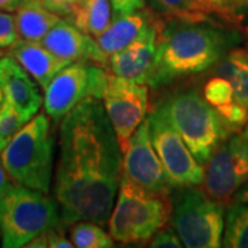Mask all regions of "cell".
<instances>
[{"label":"cell","instance_id":"1","mask_svg":"<svg viewBox=\"0 0 248 248\" xmlns=\"http://www.w3.org/2000/svg\"><path fill=\"white\" fill-rule=\"evenodd\" d=\"M122 155L101 99L87 98L62 119L54 195L63 228L78 221L107 226L122 181Z\"/></svg>","mask_w":248,"mask_h":248},{"label":"cell","instance_id":"2","mask_svg":"<svg viewBox=\"0 0 248 248\" xmlns=\"http://www.w3.org/2000/svg\"><path fill=\"white\" fill-rule=\"evenodd\" d=\"M240 42L236 32L218 24L169 21L160 36L151 87L211 69Z\"/></svg>","mask_w":248,"mask_h":248},{"label":"cell","instance_id":"3","mask_svg":"<svg viewBox=\"0 0 248 248\" xmlns=\"http://www.w3.org/2000/svg\"><path fill=\"white\" fill-rule=\"evenodd\" d=\"M55 135L46 112L35 115L0 152V159L16 185L50 193L54 172Z\"/></svg>","mask_w":248,"mask_h":248},{"label":"cell","instance_id":"4","mask_svg":"<svg viewBox=\"0 0 248 248\" xmlns=\"http://www.w3.org/2000/svg\"><path fill=\"white\" fill-rule=\"evenodd\" d=\"M172 213L170 196L151 193L122 175L108 226L115 241L146 243L169 225Z\"/></svg>","mask_w":248,"mask_h":248},{"label":"cell","instance_id":"5","mask_svg":"<svg viewBox=\"0 0 248 248\" xmlns=\"http://www.w3.org/2000/svg\"><path fill=\"white\" fill-rule=\"evenodd\" d=\"M159 107L202 164L234 133L195 89L177 91L163 99Z\"/></svg>","mask_w":248,"mask_h":248},{"label":"cell","instance_id":"6","mask_svg":"<svg viewBox=\"0 0 248 248\" xmlns=\"http://www.w3.org/2000/svg\"><path fill=\"white\" fill-rule=\"evenodd\" d=\"M58 228H63L60 205L48 193L14 185L0 200L1 247H25L36 236Z\"/></svg>","mask_w":248,"mask_h":248},{"label":"cell","instance_id":"7","mask_svg":"<svg viewBox=\"0 0 248 248\" xmlns=\"http://www.w3.org/2000/svg\"><path fill=\"white\" fill-rule=\"evenodd\" d=\"M172 200L170 223L184 247L218 248L225 231L226 205L197 186L181 187Z\"/></svg>","mask_w":248,"mask_h":248},{"label":"cell","instance_id":"8","mask_svg":"<svg viewBox=\"0 0 248 248\" xmlns=\"http://www.w3.org/2000/svg\"><path fill=\"white\" fill-rule=\"evenodd\" d=\"M109 75L107 68L91 62H71L45 89V112L51 120L60 122L84 99H102Z\"/></svg>","mask_w":248,"mask_h":248},{"label":"cell","instance_id":"9","mask_svg":"<svg viewBox=\"0 0 248 248\" xmlns=\"http://www.w3.org/2000/svg\"><path fill=\"white\" fill-rule=\"evenodd\" d=\"M148 119L153 148L172 189L203 186L205 177L203 164L196 159L181 134L170 123L163 109L157 105Z\"/></svg>","mask_w":248,"mask_h":248},{"label":"cell","instance_id":"10","mask_svg":"<svg viewBox=\"0 0 248 248\" xmlns=\"http://www.w3.org/2000/svg\"><path fill=\"white\" fill-rule=\"evenodd\" d=\"M248 182V125L228 137L207 161L203 189L213 199L228 203Z\"/></svg>","mask_w":248,"mask_h":248},{"label":"cell","instance_id":"11","mask_svg":"<svg viewBox=\"0 0 248 248\" xmlns=\"http://www.w3.org/2000/svg\"><path fill=\"white\" fill-rule=\"evenodd\" d=\"M101 101L115 130L120 151L124 155L133 134L146 119L149 109L148 84H141L110 73Z\"/></svg>","mask_w":248,"mask_h":248},{"label":"cell","instance_id":"12","mask_svg":"<svg viewBox=\"0 0 248 248\" xmlns=\"http://www.w3.org/2000/svg\"><path fill=\"white\" fill-rule=\"evenodd\" d=\"M122 175L151 193L170 196L172 190L164 167L153 148L148 117L135 130L127 151L124 152Z\"/></svg>","mask_w":248,"mask_h":248},{"label":"cell","instance_id":"13","mask_svg":"<svg viewBox=\"0 0 248 248\" xmlns=\"http://www.w3.org/2000/svg\"><path fill=\"white\" fill-rule=\"evenodd\" d=\"M167 24L169 21L159 16L134 42L109 57L108 69H110V73L149 86L156 65L160 36Z\"/></svg>","mask_w":248,"mask_h":248},{"label":"cell","instance_id":"14","mask_svg":"<svg viewBox=\"0 0 248 248\" xmlns=\"http://www.w3.org/2000/svg\"><path fill=\"white\" fill-rule=\"evenodd\" d=\"M42 43L65 61L91 62L107 69L109 68V58L98 46L95 37L81 32L68 18L60 19L48 31Z\"/></svg>","mask_w":248,"mask_h":248},{"label":"cell","instance_id":"15","mask_svg":"<svg viewBox=\"0 0 248 248\" xmlns=\"http://www.w3.org/2000/svg\"><path fill=\"white\" fill-rule=\"evenodd\" d=\"M0 89L4 99L16 108L27 122L37 115L43 105L40 86L10 54L0 58Z\"/></svg>","mask_w":248,"mask_h":248},{"label":"cell","instance_id":"16","mask_svg":"<svg viewBox=\"0 0 248 248\" xmlns=\"http://www.w3.org/2000/svg\"><path fill=\"white\" fill-rule=\"evenodd\" d=\"M159 16L157 11L149 7H143L128 14L113 16L109 27L95 37V40L109 58L134 42Z\"/></svg>","mask_w":248,"mask_h":248},{"label":"cell","instance_id":"17","mask_svg":"<svg viewBox=\"0 0 248 248\" xmlns=\"http://www.w3.org/2000/svg\"><path fill=\"white\" fill-rule=\"evenodd\" d=\"M9 54L27 69L28 73L43 90L58 72L71 63L51 53L42 42H32L25 39H19L11 46Z\"/></svg>","mask_w":248,"mask_h":248},{"label":"cell","instance_id":"18","mask_svg":"<svg viewBox=\"0 0 248 248\" xmlns=\"http://www.w3.org/2000/svg\"><path fill=\"white\" fill-rule=\"evenodd\" d=\"M60 19V16L50 11L40 0H24L16 10L19 39L25 40L42 42Z\"/></svg>","mask_w":248,"mask_h":248},{"label":"cell","instance_id":"19","mask_svg":"<svg viewBox=\"0 0 248 248\" xmlns=\"http://www.w3.org/2000/svg\"><path fill=\"white\" fill-rule=\"evenodd\" d=\"M215 76L231 81L234 101L248 110V48H232L215 65Z\"/></svg>","mask_w":248,"mask_h":248},{"label":"cell","instance_id":"20","mask_svg":"<svg viewBox=\"0 0 248 248\" xmlns=\"http://www.w3.org/2000/svg\"><path fill=\"white\" fill-rule=\"evenodd\" d=\"M112 11L109 0H83L68 19L81 32L98 37L109 27Z\"/></svg>","mask_w":248,"mask_h":248},{"label":"cell","instance_id":"21","mask_svg":"<svg viewBox=\"0 0 248 248\" xmlns=\"http://www.w3.org/2000/svg\"><path fill=\"white\" fill-rule=\"evenodd\" d=\"M152 9L157 11L167 21L186 24H217V21L207 14L200 0H152Z\"/></svg>","mask_w":248,"mask_h":248},{"label":"cell","instance_id":"22","mask_svg":"<svg viewBox=\"0 0 248 248\" xmlns=\"http://www.w3.org/2000/svg\"><path fill=\"white\" fill-rule=\"evenodd\" d=\"M222 246L248 248V203L233 202L228 205Z\"/></svg>","mask_w":248,"mask_h":248},{"label":"cell","instance_id":"23","mask_svg":"<svg viewBox=\"0 0 248 248\" xmlns=\"http://www.w3.org/2000/svg\"><path fill=\"white\" fill-rule=\"evenodd\" d=\"M69 236L73 246L78 248L113 247V237L108 234L104 226L91 221H78L69 226Z\"/></svg>","mask_w":248,"mask_h":248},{"label":"cell","instance_id":"24","mask_svg":"<svg viewBox=\"0 0 248 248\" xmlns=\"http://www.w3.org/2000/svg\"><path fill=\"white\" fill-rule=\"evenodd\" d=\"M207 14L226 24H240L248 13V0H200Z\"/></svg>","mask_w":248,"mask_h":248},{"label":"cell","instance_id":"25","mask_svg":"<svg viewBox=\"0 0 248 248\" xmlns=\"http://www.w3.org/2000/svg\"><path fill=\"white\" fill-rule=\"evenodd\" d=\"M28 123L25 117L6 99L0 105V152L9 143L14 135Z\"/></svg>","mask_w":248,"mask_h":248},{"label":"cell","instance_id":"26","mask_svg":"<svg viewBox=\"0 0 248 248\" xmlns=\"http://www.w3.org/2000/svg\"><path fill=\"white\" fill-rule=\"evenodd\" d=\"M203 97L215 109L225 107L234 101L231 81L221 76H214L204 84Z\"/></svg>","mask_w":248,"mask_h":248},{"label":"cell","instance_id":"27","mask_svg":"<svg viewBox=\"0 0 248 248\" xmlns=\"http://www.w3.org/2000/svg\"><path fill=\"white\" fill-rule=\"evenodd\" d=\"M217 112L234 133L248 125V110L243 105L237 104L236 101H233L225 107L218 108Z\"/></svg>","mask_w":248,"mask_h":248},{"label":"cell","instance_id":"28","mask_svg":"<svg viewBox=\"0 0 248 248\" xmlns=\"http://www.w3.org/2000/svg\"><path fill=\"white\" fill-rule=\"evenodd\" d=\"M19 40L16 16L0 10V48H10Z\"/></svg>","mask_w":248,"mask_h":248},{"label":"cell","instance_id":"29","mask_svg":"<svg viewBox=\"0 0 248 248\" xmlns=\"http://www.w3.org/2000/svg\"><path fill=\"white\" fill-rule=\"evenodd\" d=\"M151 247L155 248H181L184 247L182 241L178 236L177 231L172 228V225H166L161 228L151 240Z\"/></svg>","mask_w":248,"mask_h":248},{"label":"cell","instance_id":"30","mask_svg":"<svg viewBox=\"0 0 248 248\" xmlns=\"http://www.w3.org/2000/svg\"><path fill=\"white\" fill-rule=\"evenodd\" d=\"M40 1L57 16L69 18L83 0H40Z\"/></svg>","mask_w":248,"mask_h":248},{"label":"cell","instance_id":"31","mask_svg":"<svg viewBox=\"0 0 248 248\" xmlns=\"http://www.w3.org/2000/svg\"><path fill=\"white\" fill-rule=\"evenodd\" d=\"M109 1L112 4L113 16L138 11L146 7V3H148V0H109Z\"/></svg>","mask_w":248,"mask_h":248},{"label":"cell","instance_id":"32","mask_svg":"<svg viewBox=\"0 0 248 248\" xmlns=\"http://www.w3.org/2000/svg\"><path fill=\"white\" fill-rule=\"evenodd\" d=\"M14 185L16 184L11 181V178L9 177L7 171H6L3 163H1V159H0V200L9 193L10 190H11V187Z\"/></svg>","mask_w":248,"mask_h":248},{"label":"cell","instance_id":"33","mask_svg":"<svg viewBox=\"0 0 248 248\" xmlns=\"http://www.w3.org/2000/svg\"><path fill=\"white\" fill-rule=\"evenodd\" d=\"M233 202H240V203H248V182L244 186H241L239 190L232 197Z\"/></svg>","mask_w":248,"mask_h":248},{"label":"cell","instance_id":"34","mask_svg":"<svg viewBox=\"0 0 248 248\" xmlns=\"http://www.w3.org/2000/svg\"><path fill=\"white\" fill-rule=\"evenodd\" d=\"M22 0H0V10L4 11H16Z\"/></svg>","mask_w":248,"mask_h":248},{"label":"cell","instance_id":"35","mask_svg":"<svg viewBox=\"0 0 248 248\" xmlns=\"http://www.w3.org/2000/svg\"><path fill=\"white\" fill-rule=\"evenodd\" d=\"M3 101H4V95H3V91L0 89V105L3 104Z\"/></svg>","mask_w":248,"mask_h":248},{"label":"cell","instance_id":"36","mask_svg":"<svg viewBox=\"0 0 248 248\" xmlns=\"http://www.w3.org/2000/svg\"><path fill=\"white\" fill-rule=\"evenodd\" d=\"M3 55H4V51H1V50H0V58H1Z\"/></svg>","mask_w":248,"mask_h":248},{"label":"cell","instance_id":"37","mask_svg":"<svg viewBox=\"0 0 248 248\" xmlns=\"http://www.w3.org/2000/svg\"><path fill=\"white\" fill-rule=\"evenodd\" d=\"M246 32H247V46H248V28H247V31H246Z\"/></svg>","mask_w":248,"mask_h":248},{"label":"cell","instance_id":"38","mask_svg":"<svg viewBox=\"0 0 248 248\" xmlns=\"http://www.w3.org/2000/svg\"><path fill=\"white\" fill-rule=\"evenodd\" d=\"M0 244H1V232H0Z\"/></svg>","mask_w":248,"mask_h":248},{"label":"cell","instance_id":"39","mask_svg":"<svg viewBox=\"0 0 248 248\" xmlns=\"http://www.w3.org/2000/svg\"><path fill=\"white\" fill-rule=\"evenodd\" d=\"M22 1H24V0H22Z\"/></svg>","mask_w":248,"mask_h":248}]
</instances>
